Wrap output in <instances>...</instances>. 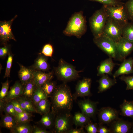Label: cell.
Returning a JSON list of instances; mask_svg holds the SVG:
<instances>
[{"label":"cell","instance_id":"6da1fadb","mask_svg":"<svg viewBox=\"0 0 133 133\" xmlns=\"http://www.w3.org/2000/svg\"><path fill=\"white\" fill-rule=\"evenodd\" d=\"M50 98L51 110L56 115L70 113L74 100L71 89L66 83L57 86Z\"/></svg>","mask_w":133,"mask_h":133},{"label":"cell","instance_id":"7a4b0ae2","mask_svg":"<svg viewBox=\"0 0 133 133\" xmlns=\"http://www.w3.org/2000/svg\"><path fill=\"white\" fill-rule=\"evenodd\" d=\"M87 29L85 18L83 11H80L72 15L63 33L66 36H73L80 38L85 33Z\"/></svg>","mask_w":133,"mask_h":133},{"label":"cell","instance_id":"3957f363","mask_svg":"<svg viewBox=\"0 0 133 133\" xmlns=\"http://www.w3.org/2000/svg\"><path fill=\"white\" fill-rule=\"evenodd\" d=\"M54 71L58 80L66 83L79 78V73L83 70H76L73 65L61 59L57 66L54 67Z\"/></svg>","mask_w":133,"mask_h":133},{"label":"cell","instance_id":"277c9868","mask_svg":"<svg viewBox=\"0 0 133 133\" xmlns=\"http://www.w3.org/2000/svg\"><path fill=\"white\" fill-rule=\"evenodd\" d=\"M108 17L104 5L96 11L90 18L89 25L94 37H98L102 34Z\"/></svg>","mask_w":133,"mask_h":133},{"label":"cell","instance_id":"5b68a950","mask_svg":"<svg viewBox=\"0 0 133 133\" xmlns=\"http://www.w3.org/2000/svg\"><path fill=\"white\" fill-rule=\"evenodd\" d=\"M104 5L108 17L122 27L128 22L129 20L125 3L116 6Z\"/></svg>","mask_w":133,"mask_h":133},{"label":"cell","instance_id":"8992f818","mask_svg":"<svg viewBox=\"0 0 133 133\" xmlns=\"http://www.w3.org/2000/svg\"><path fill=\"white\" fill-rule=\"evenodd\" d=\"M93 40L95 44L109 57L117 60V51L115 42L102 34L98 37H94Z\"/></svg>","mask_w":133,"mask_h":133},{"label":"cell","instance_id":"52a82bcc","mask_svg":"<svg viewBox=\"0 0 133 133\" xmlns=\"http://www.w3.org/2000/svg\"><path fill=\"white\" fill-rule=\"evenodd\" d=\"M73 117L70 113L56 115L52 133H68L73 128Z\"/></svg>","mask_w":133,"mask_h":133},{"label":"cell","instance_id":"ba28073f","mask_svg":"<svg viewBox=\"0 0 133 133\" xmlns=\"http://www.w3.org/2000/svg\"><path fill=\"white\" fill-rule=\"evenodd\" d=\"M122 28L117 23L108 17L102 34L116 42L122 37Z\"/></svg>","mask_w":133,"mask_h":133},{"label":"cell","instance_id":"9c48e42d","mask_svg":"<svg viewBox=\"0 0 133 133\" xmlns=\"http://www.w3.org/2000/svg\"><path fill=\"white\" fill-rule=\"evenodd\" d=\"M116 43L117 60L123 61L133 51V42L122 37Z\"/></svg>","mask_w":133,"mask_h":133},{"label":"cell","instance_id":"30bf717a","mask_svg":"<svg viewBox=\"0 0 133 133\" xmlns=\"http://www.w3.org/2000/svg\"><path fill=\"white\" fill-rule=\"evenodd\" d=\"M99 123L110 124L118 118V112L116 109L109 107L101 108L97 113Z\"/></svg>","mask_w":133,"mask_h":133},{"label":"cell","instance_id":"8fae6325","mask_svg":"<svg viewBox=\"0 0 133 133\" xmlns=\"http://www.w3.org/2000/svg\"><path fill=\"white\" fill-rule=\"evenodd\" d=\"M92 81L91 78H84L78 81L76 86L75 92L73 94L74 100L79 97L89 96L91 95V88Z\"/></svg>","mask_w":133,"mask_h":133},{"label":"cell","instance_id":"7c38bea8","mask_svg":"<svg viewBox=\"0 0 133 133\" xmlns=\"http://www.w3.org/2000/svg\"><path fill=\"white\" fill-rule=\"evenodd\" d=\"M98 103V102L94 101L89 99L80 100L78 102L81 112L90 118H94L97 114Z\"/></svg>","mask_w":133,"mask_h":133},{"label":"cell","instance_id":"4fadbf2b","mask_svg":"<svg viewBox=\"0 0 133 133\" xmlns=\"http://www.w3.org/2000/svg\"><path fill=\"white\" fill-rule=\"evenodd\" d=\"M133 123L119 118L110 124L111 133H128L131 132Z\"/></svg>","mask_w":133,"mask_h":133},{"label":"cell","instance_id":"5bb4252c","mask_svg":"<svg viewBox=\"0 0 133 133\" xmlns=\"http://www.w3.org/2000/svg\"><path fill=\"white\" fill-rule=\"evenodd\" d=\"M17 17V16L16 15L8 21H0V40L3 42H6L10 39L16 40L12 31L11 25Z\"/></svg>","mask_w":133,"mask_h":133},{"label":"cell","instance_id":"9a60e30c","mask_svg":"<svg viewBox=\"0 0 133 133\" xmlns=\"http://www.w3.org/2000/svg\"><path fill=\"white\" fill-rule=\"evenodd\" d=\"M54 73L53 70L46 73L41 71L34 70L33 81L37 86H41L46 83L51 81Z\"/></svg>","mask_w":133,"mask_h":133},{"label":"cell","instance_id":"2e32d148","mask_svg":"<svg viewBox=\"0 0 133 133\" xmlns=\"http://www.w3.org/2000/svg\"><path fill=\"white\" fill-rule=\"evenodd\" d=\"M133 74V58L125 59L113 75L114 78L121 75Z\"/></svg>","mask_w":133,"mask_h":133},{"label":"cell","instance_id":"e0dca14e","mask_svg":"<svg viewBox=\"0 0 133 133\" xmlns=\"http://www.w3.org/2000/svg\"><path fill=\"white\" fill-rule=\"evenodd\" d=\"M42 115L41 119L37 122L39 127L46 130H52L54 126L56 115L51 110Z\"/></svg>","mask_w":133,"mask_h":133},{"label":"cell","instance_id":"ac0fdd59","mask_svg":"<svg viewBox=\"0 0 133 133\" xmlns=\"http://www.w3.org/2000/svg\"><path fill=\"white\" fill-rule=\"evenodd\" d=\"M115 65L111 57H109L102 61L97 68V76H101L104 74L112 75V72Z\"/></svg>","mask_w":133,"mask_h":133},{"label":"cell","instance_id":"d6986e66","mask_svg":"<svg viewBox=\"0 0 133 133\" xmlns=\"http://www.w3.org/2000/svg\"><path fill=\"white\" fill-rule=\"evenodd\" d=\"M99 83L98 93H101L110 89L116 83V79L110 78L108 74H104L102 75L98 81Z\"/></svg>","mask_w":133,"mask_h":133},{"label":"cell","instance_id":"ffe728a7","mask_svg":"<svg viewBox=\"0 0 133 133\" xmlns=\"http://www.w3.org/2000/svg\"><path fill=\"white\" fill-rule=\"evenodd\" d=\"M23 88V85L21 82H16L4 100L7 101H11L20 96L22 94Z\"/></svg>","mask_w":133,"mask_h":133},{"label":"cell","instance_id":"44dd1931","mask_svg":"<svg viewBox=\"0 0 133 133\" xmlns=\"http://www.w3.org/2000/svg\"><path fill=\"white\" fill-rule=\"evenodd\" d=\"M31 68L34 70L43 72L48 71L50 66L48 62L47 57L43 54H40Z\"/></svg>","mask_w":133,"mask_h":133},{"label":"cell","instance_id":"7402d4cb","mask_svg":"<svg viewBox=\"0 0 133 133\" xmlns=\"http://www.w3.org/2000/svg\"><path fill=\"white\" fill-rule=\"evenodd\" d=\"M20 69L18 73L20 82L24 85L33 79V70L31 68L27 67L19 64Z\"/></svg>","mask_w":133,"mask_h":133},{"label":"cell","instance_id":"603a6c76","mask_svg":"<svg viewBox=\"0 0 133 133\" xmlns=\"http://www.w3.org/2000/svg\"><path fill=\"white\" fill-rule=\"evenodd\" d=\"M73 121L76 128L78 127L84 128L89 122L91 121L90 118L81 112H75L73 117Z\"/></svg>","mask_w":133,"mask_h":133},{"label":"cell","instance_id":"cb8c5ba5","mask_svg":"<svg viewBox=\"0 0 133 133\" xmlns=\"http://www.w3.org/2000/svg\"><path fill=\"white\" fill-rule=\"evenodd\" d=\"M17 124L15 116H14L5 114L1 116L0 125L2 127L11 131L15 127Z\"/></svg>","mask_w":133,"mask_h":133},{"label":"cell","instance_id":"d4e9b609","mask_svg":"<svg viewBox=\"0 0 133 133\" xmlns=\"http://www.w3.org/2000/svg\"><path fill=\"white\" fill-rule=\"evenodd\" d=\"M16 99L24 111L31 113H36L34 105L31 99L22 96H21Z\"/></svg>","mask_w":133,"mask_h":133},{"label":"cell","instance_id":"484cf974","mask_svg":"<svg viewBox=\"0 0 133 133\" xmlns=\"http://www.w3.org/2000/svg\"><path fill=\"white\" fill-rule=\"evenodd\" d=\"M121 115L133 119V101H128L125 99L120 106Z\"/></svg>","mask_w":133,"mask_h":133},{"label":"cell","instance_id":"4316f807","mask_svg":"<svg viewBox=\"0 0 133 133\" xmlns=\"http://www.w3.org/2000/svg\"><path fill=\"white\" fill-rule=\"evenodd\" d=\"M48 99L42 100L34 106L36 113L43 115L51 111V103Z\"/></svg>","mask_w":133,"mask_h":133},{"label":"cell","instance_id":"83f0119b","mask_svg":"<svg viewBox=\"0 0 133 133\" xmlns=\"http://www.w3.org/2000/svg\"><path fill=\"white\" fill-rule=\"evenodd\" d=\"M37 86L34 83L33 79L23 85L22 94L21 96L31 100Z\"/></svg>","mask_w":133,"mask_h":133},{"label":"cell","instance_id":"f1b7e54d","mask_svg":"<svg viewBox=\"0 0 133 133\" xmlns=\"http://www.w3.org/2000/svg\"><path fill=\"white\" fill-rule=\"evenodd\" d=\"M33 126L29 122L17 123L10 133H32Z\"/></svg>","mask_w":133,"mask_h":133},{"label":"cell","instance_id":"f546056e","mask_svg":"<svg viewBox=\"0 0 133 133\" xmlns=\"http://www.w3.org/2000/svg\"><path fill=\"white\" fill-rule=\"evenodd\" d=\"M122 36L133 42V23L128 22L122 27Z\"/></svg>","mask_w":133,"mask_h":133},{"label":"cell","instance_id":"4dcf8cb0","mask_svg":"<svg viewBox=\"0 0 133 133\" xmlns=\"http://www.w3.org/2000/svg\"><path fill=\"white\" fill-rule=\"evenodd\" d=\"M48 98L43 90L41 86H37L32 98L34 106L42 100Z\"/></svg>","mask_w":133,"mask_h":133},{"label":"cell","instance_id":"1f68e13d","mask_svg":"<svg viewBox=\"0 0 133 133\" xmlns=\"http://www.w3.org/2000/svg\"><path fill=\"white\" fill-rule=\"evenodd\" d=\"M57 86L56 83L51 81L41 86L42 89L48 98H50L54 91Z\"/></svg>","mask_w":133,"mask_h":133},{"label":"cell","instance_id":"d6a6232c","mask_svg":"<svg viewBox=\"0 0 133 133\" xmlns=\"http://www.w3.org/2000/svg\"><path fill=\"white\" fill-rule=\"evenodd\" d=\"M32 116V113L24 111L17 114L15 118L17 123H27L29 122Z\"/></svg>","mask_w":133,"mask_h":133},{"label":"cell","instance_id":"836d02e7","mask_svg":"<svg viewBox=\"0 0 133 133\" xmlns=\"http://www.w3.org/2000/svg\"><path fill=\"white\" fill-rule=\"evenodd\" d=\"M4 101L3 112L5 114L15 116L17 113L11 101Z\"/></svg>","mask_w":133,"mask_h":133},{"label":"cell","instance_id":"e575fe53","mask_svg":"<svg viewBox=\"0 0 133 133\" xmlns=\"http://www.w3.org/2000/svg\"><path fill=\"white\" fill-rule=\"evenodd\" d=\"M119 78L126 84L127 86L126 90H133V76H125L122 75Z\"/></svg>","mask_w":133,"mask_h":133},{"label":"cell","instance_id":"d590c367","mask_svg":"<svg viewBox=\"0 0 133 133\" xmlns=\"http://www.w3.org/2000/svg\"><path fill=\"white\" fill-rule=\"evenodd\" d=\"M125 5L129 19L133 23V0H128Z\"/></svg>","mask_w":133,"mask_h":133},{"label":"cell","instance_id":"8d00e7d4","mask_svg":"<svg viewBox=\"0 0 133 133\" xmlns=\"http://www.w3.org/2000/svg\"><path fill=\"white\" fill-rule=\"evenodd\" d=\"M89 1L98 2L103 4V5L116 6L124 3L118 0H88Z\"/></svg>","mask_w":133,"mask_h":133},{"label":"cell","instance_id":"74e56055","mask_svg":"<svg viewBox=\"0 0 133 133\" xmlns=\"http://www.w3.org/2000/svg\"><path fill=\"white\" fill-rule=\"evenodd\" d=\"M9 83L7 80L5 82L1 83L2 87L0 92V100L4 99L7 96L9 87Z\"/></svg>","mask_w":133,"mask_h":133},{"label":"cell","instance_id":"f35d334b","mask_svg":"<svg viewBox=\"0 0 133 133\" xmlns=\"http://www.w3.org/2000/svg\"><path fill=\"white\" fill-rule=\"evenodd\" d=\"M98 125L90 121L85 126L84 128L88 133H97L98 132Z\"/></svg>","mask_w":133,"mask_h":133},{"label":"cell","instance_id":"ab89813d","mask_svg":"<svg viewBox=\"0 0 133 133\" xmlns=\"http://www.w3.org/2000/svg\"><path fill=\"white\" fill-rule=\"evenodd\" d=\"M13 59L12 55L9 53L8 54L4 78L10 77V70L12 64Z\"/></svg>","mask_w":133,"mask_h":133},{"label":"cell","instance_id":"60d3db41","mask_svg":"<svg viewBox=\"0 0 133 133\" xmlns=\"http://www.w3.org/2000/svg\"><path fill=\"white\" fill-rule=\"evenodd\" d=\"M53 52V47L49 44H45L43 47L42 51V53L47 57H51Z\"/></svg>","mask_w":133,"mask_h":133},{"label":"cell","instance_id":"b9f144b4","mask_svg":"<svg viewBox=\"0 0 133 133\" xmlns=\"http://www.w3.org/2000/svg\"><path fill=\"white\" fill-rule=\"evenodd\" d=\"M11 101L17 114L21 113L25 111L22 109L19 103L16 99Z\"/></svg>","mask_w":133,"mask_h":133},{"label":"cell","instance_id":"7bdbcfd3","mask_svg":"<svg viewBox=\"0 0 133 133\" xmlns=\"http://www.w3.org/2000/svg\"><path fill=\"white\" fill-rule=\"evenodd\" d=\"M51 131H48L39 126L35 125L33 126L32 133H51Z\"/></svg>","mask_w":133,"mask_h":133},{"label":"cell","instance_id":"ee69618b","mask_svg":"<svg viewBox=\"0 0 133 133\" xmlns=\"http://www.w3.org/2000/svg\"><path fill=\"white\" fill-rule=\"evenodd\" d=\"M97 133H111V131L109 129L103 124H99Z\"/></svg>","mask_w":133,"mask_h":133},{"label":"cell","instance_id":"f6af8a7d","mask_svg":"<svg viewBox=\"0 0 133 133\" xmlns=\"http://www.w3.org/2000/svg\"><path fill=\"white\" fill-rule=\"evenodd\" d=\"M84 128L80 127L79 128H73L68 132V133H85Z\"/></svg>","mask_w":133,"mask_h":133},{"label":"cell","instance_id":"bcb514c9","mask_svg":"<svg viewBox=\"0 0 133 133\" xmlns=\"http://www.w3.org/2000/svg\"><path fill=\"white\" fill-rule=\"evenodd\" d=\"M8 53V50L6 47L0 48V57L5 56Z\"/></svg>","mask_w":133,"mask_h":133},{"label":"cell","instance_id":"7dc6e473","mask_svg":"<svg viewBox=\"0 0 133 133\" xmlns=\"http://www.w3.org/2000/svg\"><path fill=\"white\" fill-rule=\"evenodd\" d=\"M131 132V133H133V123Z\"/></svg>","mask_w":133,"mask_h":133},{"label":"cell","instance_id":"c3c4849f","mask_svg":"<svg viewBox=\"0 0 133 133\" xmlns=\"http://www.w3.org/2000/svg\"><path fill=\"white\" fill-rule=\"evenodd\" d=\"M120 1L121 0H118Z\"/></svg>","mask_w":133,"mask_h":133}]
</instances>
